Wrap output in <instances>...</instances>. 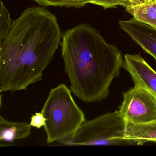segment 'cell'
I'll list each match as a JSON object with an SVG mask.
<instances>
[{
    "label": "cell",
    "mask_w": 156,
    "mask_h": 156,
    "mask_svg": "<svg viewBox=\"0 0 156 156\" xmlns=\"http://www.w3.org/2000/svg\"><path fill=\"white\" fill-rule=\"evenodd\" d=\"M61 38L54 14L40 7L24 10L0 43L1 92L26 90L42 80Z\"/></svg>",
    "instance_id": "1"
},
{
    "label": "cell",
    "mask_w": 156,
    "mask_h": 156,
    "mask_svg": "<svg viewBox=\"0 0 156 156\" xmlns=\"http://www.w3.org/2000/svg\"><path fill=\"white\" fill-rule=\"evenodd\" d=\"M62 53L70 89L87 104L106 99L111 83L124 67L120 50L87 23L64 33Z\"/></svg>",
    "instance_id": "2"
},
{
    "label": "cell",
    "mask_w": 156,
    "mask_h": 156,
    "mask_svg": "<svg viewBox=\"0 0 156 156\" xmlns=\"http://www.w3.org/2000/svg\"><path fill=\"white\" fill-rule=\"evenodd\" d=\"M71 89L61 84L51 89L41 113L46 119L44 128L48 144L69 140L86 120L84 112L75 102Z\"/></svg>",
    "instance_id": "3"
},
{
    "label": "cell",
    "mask_w": 156,
    "mask_h": 156,
    "mask_svg": "<svg viewBox=\"0 0 156 156\" xmlns=\"http://www.w3.org/2000/svg\"><path fill=\"white\" fill-rule=\"evenodd\" d=\"M126 121L119 111L86 119L65 146L135 145L125 139Z\"/></svg>",
    "instance_id": "4"
},
{
    "label": "cell",
    "mask_w": 156,
    "mask_h": 156,
    "mask_svg": "<svg viewBox=\"0 0 156 156\" xmlns=\"http://www.w3.org/2000/svg\"><path fill=\"white\" fill-rule=\"evenodd\" d=\"M123 94L118 111L126 122L143 124L156 120V97L150 91L135 85Z\"/></svg>",
    "instance_id": "5"
},
{
    "label": "cell",
    "mask_w": 156,
    "mask_h": 156,
    "mask_svg": "<svg viewBox=\"0 0 156 156\" xmlns=\"http://www.w3.org/2000/svg\"><path fill=\"white\" fill-rule=\"evenodd\" d=\"M124 68L131 76L135 85L146 88L156 97V72L140 54H126Z\"/></svg>",
    "instance_id": "6"
},
{
    "label": "cell",
    "mask_w": 156,
    "mask_h": 156,
    "mask_svg": "<svg viewBox=\"0 0 156 156\" xmlns=\"http://www.w3.org/2000/svg\"><path fill=\"white\" fill-rule=\"evenodd\" d=\"M120 28L156 62V29L134 18L120 21Z\"/></svg>",
    "instance_id": "7"
},
{
    "label": "cell",
    "mask_w": 156,
    "mask_h": 156,
    "mask_svg": "<svg viewBox=\"0 0 156 156\" xmlns=\"http://www.w3.org/2000/svg\"><path fill=\"white\" fill-rule=\"evenodd\" d=\"M31 129L27 122L10 121L0 116V146L5 147L15 140L26 138L30 135Z\"/></svg>",
    "instance_id": "8"
},
{
    "label": "cell",
    "mask_w": 156,
    "mask_h": 156,
    "mask_svg": "<svg viewBox=\"0 0 156 156\" xmlns=\"http://www.w3.org/2000/svg\"><path fill=\"white\" fill-rule=\"evenodd\" d=\"M125 139L132 141L135 145L156 143V120L143 124L126 122Z\"/></svg>",
    "instance_id": "9"
},
{
    "label": "cell",
    "mask_w": 156,
    "mask_h": 156,
    "mask_svg": "<svg viewBox=\"0 0 156 156\" xmlns=\"http://www.w3.org/2000/svg\"><path fill=\"white\" fill-rule=\"evenodd\" d=\"M126 10L137 20L156 29V0L126 8Z\"/></svg>",
    "instance_id": "10"
},
{
    "label": "cell",
    "mask_w": 156,
    "mask_h": 156,
    "mask_svg": "<svg viewBox=\"0 0 156 156\" xmlns=\"http://www.w3.org/2000/svg\"><path fill=\"white\" fill-rule=\"evenodd\" d=\"M41 6L82 8L94 0H33Z\"/></svg>",
    "instance_id": "11"
},
{
    "label": "cell",
    "mask_w": 156,
    "mask_h": 156,
    "mask_svg": "<svg viewBox=\"0 0 156 156\" xmlns=\"http://www.w3.org/2000/svg\"><path fill=\"white\" fill-rule=\"evenodd\" d=\"M1 21H0V43L8 35L13 25L9 13L2 1L1 2Z\"/></svg>",
    "instance_id": "12"
},
{
    "label": "cell",
    "mask_w": 156,
    "mask_h": 156,
    "mask_svg": "<svg viewBox=\"0 0 156 156\" xmlns=\"http://www.w3.org/2000/svg\"><path fill=\"white\" fill-rule=\"evenodd\" d=\"M91 4L101 6L105 9L114 8L117 6L126 8L130 6V0H94Z\"/></svg>",
    "instance_id": "13"
},
{
    "label": "cell",
    "mask_w": 156,
    "mask_h": 156,
    "mask_svg": "<svg viewBox=\"0 0 156 156\" xmlns=\"http://www.w3.org/2000/svg\"><path fill=\"white\" fill-rule=\"evenodd\" d=\"M46 119L41 112L36 113L31 118L30 124L33 127L40 129L44 127L46 124Z\"/></svg>",
    "instance_id": "14"
},
{
    "label": "cell",
    "mask_w": 156,
    "mask_h": 156,
    "mask_svg": "<svg viewBox=\"0 0 156 156\" xmlns=\"http://www.w3.org/2000/svg\"><path fill=\"white\" fill-rule=\"evenodd\" d=\"M148 1L149 0H130V6L138 5L146 2Z\"/></svg>",
    "instance_id": "15"
}]
</instances>
